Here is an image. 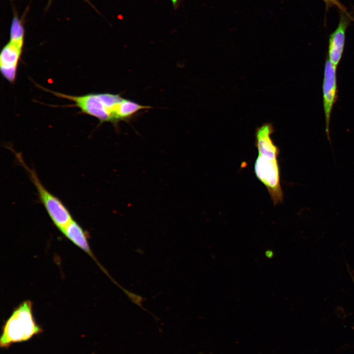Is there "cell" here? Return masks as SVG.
<instances>
[{
  "instance_id": "obj_1",
  "label": "cell",
  "mask_w": 354,
  "mask_h": 354,
  "mask_svg": "<svg viewBox=\"0 0 354 354\" xmlns=\"http://www.w3.org/2000/svg\"><path fill=\"white\" fill-rule=\"evenodd\" d=\"M55 95L74 103L84 114L93 117L100 122H109L115 127L120 121H128L133 116L134 106L131 100L119 94L93 93L74 96L51 91Z\"/></svg>"
},
{
  "instance_id": "obj_2",
  "label": "cell",
  "mask_w": 354,
  "mask_h": 354,
  "mask_svg": "<svg viewBox=\"0 0 354 354\" xmlns=\"http://www.w3.org/2000/svg\"><path fill=\"white\" fill-rule=\"evenodd\" d=\"M43 331L34 319L32 302L30 300H24L14 308L4 322L0 347L8 349L13 344L28 341Z\"/></svg>"
},
{
  "instance_id": "obj_3",
  "label": "cell",
  "mask_w": 354,
  "mask_h": 354,
  "mask_svg": "<svg viewBox=\"0 0 354 354\" xmlns=\"http://www.w3.org/2000/svg\"><path fill=\"white\" fill-rule=\"evenodd\" d=\"M279 152V148L259 151L254 165L256 177L266 188L275 206L282 203L284 198L278 160Z\"/></svg>"
},
{
  "instance_id": "obj_4",
  "label": "cell",
  "mask_w": 354,
  "mask_h": 354,
  "mask_svg": "<svg viewBox=\"0 0 354 354\" xmlns=\"http://www.w3.org/2000/svg\"><path fill=\"white\" fill-rule=\"evenodd\" d=\"M17 161L26 171L37 191L39 198L55 226L61 232L73 220L69 211L57 197L42 184L34 170L25 162L21 153L15 152Z\"/></svg>"
},
{
  "instance_id": "obj_5",
  "label": "cell",
  "mask_w": 354,
  "mask_h": 354,
  "mask_svg": "<svg viewBox=\"0 0 354 354\" xmlns=\"http://www.w3.org/2000/svg\"><path fill=\"white\" fill-rule=\"evenodd\" d=\"M24 44V37L10 36L0 55V69L3 77L10 83H14Z\"/></svg>"
},
{
  "instance_id": "obj_6",
  "label": "cell",
  "mask_w": 354,
  "mask_h": 354,
  "mask_svg": "<svg viewBox=\"0 0 354 354\" xmlns=\"http://www.w3.org/2000/svg\"><path fill=\"white\" fill-rule=\"evenodd\" d=\"M336 69L327 58L323 85V106L325 120V133L331 146L329 133V124L333 106L337 98Z\"/></svg>"
},
{
  "instance_id": "obj_7",
  "label": "cell",
  "mask_w": 354,
  "mask_h": 354,
  "mask_svg": "<svg viewBox=\"0 0 354 354\" xmlns=\"http://www.w3.org/2000/svg\"><path fill=\"white\" fill-rule=\"evenodd\" d=\"M350 20L343 13L340 16L338 25L329 36L327 58L335 67L341 59L343 53L346 30Z\"/></svg>"
},
{
  "instance_id": "obj_8",
  "label": "cell",
  "mask_w": 354,
  "mask_h": 354,
  "mask_svg": "<svg viewBox=\"0 0 354 354\" xmlns=\"http://www.w3.org/2000/svg\"><path fill=\"white\" fill-rule=\"evenodd\" d=\"M63 235L73 244L87 253L95 261L100 267L108 276L109 275L104 268L99 264L92 252L88 241V236L81 226L75 220L71 221L61 232Z\"/></svg>"
},
{
  "instance_id": "obj_9",
  "label": "cell",
  "mask_w": 354,
  "mask_h": 354,
  "mask_svg": "<svg viewBox=\"0 0 354 354\" xmlns=\"http://www.w3.org/2000/svg\"><path fill=\"white\" fill-rule=\"evenodd\" d=\"M124 293L127 295L130 299L135 304L142 306L141 303L143 301L142 297L139 295L132 293L128 291L123 290Z\"/></svg>"
},
{
  "instance_id": "obj_10",
  "label": "cell",
  "mask_w": 354,
  "mask_h": 354,
  "mask_svg": "<svg viewBox=\"0 0 354 354\" xmlns=\"http://www.w3.org/2000/svg\"><path fill=\"white\" fill-rule=\"evenodd\" d=\"M327 7L336 6L342 12L346 13L345 7L339 1V0H323Z\"/></svg>"
},
{
  "instance_id": "obj_11",
  "label": "cell",
  "mask_w": 354,
  "mask_h": 354,
  "mask_svg": "<svg viewBox=\"0 0 354 354\" xmlns=\"http://www.w3.org/2000/svg\"><path fill=\"white\" fill-rule=\"evenodd\" d=\"M265 255L266 258L271 259L273 257L274 253L271 250H267L265 251Z\"/></svg>"
},
{
  "instance_id": "obj_12",
  "label": "cell",
  "mask_w": 354,
  "mask_h": 354,
  "mask_svg": "<svg viewBox=\"0 0 354 354\" xmlns=\"http://www.w3.org/2000/svg\"><path fill=\"white\" fill-rule=\"evenodd\" d=\"M171 1H172V2L174 4H175L176 3V2H177V0H171Z\"/></svg>"
},
{
  "instance_id": "obj_13",
  "label": "cell",
  "mask_w": 354,
  "mask_h": 354,
  "mask_svg": "<svg viewBox=\"0 0 354 354\" xmlns=\"http://www.w3.org/2000/svg\"><path fill=\"white\" fill-rule=\"evenodd\" d=\"M91 354H94V353H92Z\"/></svg>"
}]
</instances>
